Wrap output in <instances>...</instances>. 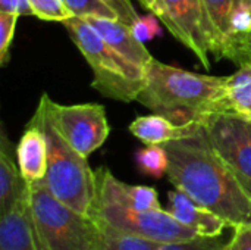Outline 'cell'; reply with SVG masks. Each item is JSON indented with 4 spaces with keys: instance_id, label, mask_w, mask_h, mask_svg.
I'll return each instance as SVG.
<instances>
[{
    "instance_id": "ba28073f",
    "label": "cell",
    "mask_w": 251,
    "mask_h": 250,
    "mask_svg": "<svg viewBox=\"0 0 251 250\" xmlns=\"http://www.w3.org/2000/svg\"><path fill=\"white\" fill-rule=\"evenodd\" d=\"M41 102L59 134L84 158L107 140L110 127L104 106L99 103L57 105L47 94H43Z\"/></svg>"
},
{
    "instance_id": "9c48e42d",
    "label": "cell",
    "mask_w": 251,
    "mask_h": 250,
    "mask_svg": "<svg viewBox=\"0 0 251 250\" xmlns=\"http://www.w3.org/2000/svg\"><path fill=\"white\" fill-rule=\"evenodd\" d=\"M150 12L165 24L179 43L199 57L206 69L210 68L215 40L203 0H156Z\"/></svg>"
},
{
    "instance_id": "f546056e",
    "label": "cell",
    "mask_w": 251,
    "mask_h": 250,
    "mask_svg": "<svg viewBox=\"0 0 251 250\" xmlns=\"http://www.w3.org/2000/svg\"><path fill=\"white\" fill-rule=\"evenodd\" d=\"M241 1H243V3H244V4H246V6H247V7L251 10V0H241Z\"/></svg>"
},
{
    "instance_id": "603a6c76",
    "label": "cell",
    "mask_w": 251,
    "mask_h": 250,
    "mask_svg": "<svg viewBox=\"0 0 251 250\" xmlns=\"http://www.w3.org/2000/svg\"><path fill=\"white\" fill-rule=\"evenodd\" d=\"M16 13L0 12V63L4 65L9 59V50L12 46L15 27L18 21Z\"/></svg>"
},
{
    "instance_id": "7a4b0ae2",
    "label": "cell",
    "mask_w": 251,
    "mask_h": 250,
    "mask_svg": "<svg viewBox=\"0 0 251 250\" xmlns=\"http://www.w3.org/2000/svg\"><path fill=\"white\" fill-rule=\"evenodd\" d=\"M226 77L196 74L151 59L137 102L178 125L203 124L219 112Z\"/></svg>"
},
{
    "instance_id": "7402d4cb",
    "label": "cell",
    "mask_w": 251,
    "mask_h": 250,
    "mask_svg": "<svg viewBox=\"0 0 251 250\" xmlns=\"http://www.w3.org/2000/svg\"><path fill=\"white\" fill-rule=\"evenodd\" d=\"M229 239L224 240L222 236L218 237H203L196 236L193 239L162 243L160 250H228Z\"/></svg>"
},
{
    "instance_id": "3957f363",
    "label": "cell",
    "mask_w": 251,
    "mask_h": 250,
    "mask_svg": "<svg viewBox=\"0 0 251 250\" xmlns=\"http://www.w3.org/2000/svg\"><path fill=\"white\" fill-rule=\"evenodd\" d=\"M63 25L94 74L93 88L113 100H137L146 85V69L121 56L84 18L72 16Z\"/></svg>"
},
{
    "instance_id": "d6986e66",
    "label": "cell",
    "mask_w": 251,
    "mask_h": 250,
    "mask_svg": "<svg viewBox=\"0 0 251 250\" xmlns=\"http://www.w3.org/2000/svg\"><path fill=\"white\" fill-rule=\"evenodd\" d=\"M138 169L153 178H162L168 174L169 156L163 144H147L135 155Z\"/></svg>"
},
{
    "instance_id": "8992f818",
    "label": "cell",
    "mask_w": 251,
    "mask_h": 250,
    "mask_svg": "<svg viewBox=\"0 0 251 250\" xmlns=\"http://www.w3.org/2000/svg\"><path fill=\"white\" fill-rule=\"evenodd\" d=\"M29 205L49 249L96 250L100 233L96 221L54 197L44 181L29 184Z\"/></svg>"
},
{
    "instance_id": "6da1fadb",
    "label": "cell",
    "mask_w": 251,
    "mask_h": 250,
    "mask_svg": "<svg viewBox=\"0 0 251 250\" xmlns=\"http://www.w3.org/2000/svg\"><path fill=\"white\" fill-rule=\"evenodd\" d=\"M163 146L169 156L166 175L175 189L226 221L231 228L251 225V199L216 155L203 124Z\"/></svg>"
},
{
    "instance_id": "e0dca14e",
    "label": "cell",
    "mask_w": 251,
    "mask_h": 250,
    "mask_svg": "<svg viewBox=\"0 0 251 250\" xmlns=\"http://www.w3.org/2000/svg\"><path fill=\"white\" fill-rule=\"evenodd\" d=\"M219 112H228L251 121V62L240 65V69L225 78Z\"/></svg>"
},
{
    "instance_id": "8fae6325",
    "label": "cell",
    "mask_w": 251,
    "mask_h": 250,
    "mask_svg": "<svg viewBox=\"0 0 251 250\" xmlns=\"http://www.w3.org/2000/svg\"><path fill=\"white\" fill-rule=\"evenodd\" d=\"M84 19L100 34V37L110 47H113L126 60L141 66L143 69H146L147 65L151 62L153 56L144 47V43H141L134 35L131 27L126 25L125 22L119 19L93 18V16Z\"/></svg>"
},
{
    "instance_id": "5b68a950",
    "label": "cell",
    "mask_w": 251,
    "mask_h": 250,
    "mask_svg": "<svg viewBox=\"0 0 251 250\" xmlns=\"http://www.w3.org/2000/svg\"><path fill=\"white\" fill-rule=\"evenodd\" d=\"M106 171V167L94 171L96 190L90 209L93 220L159 243L179 242L197 236L193 230L182 225L169 211H138L126 205L110 187Z\"/></svg>"
},
{
    "instance_id": "4316f807",
    "label": "cell",
    "mask_w": 251,
    "mask_h": 250,
    "mask_svg": "<svg viewBox=\"0 0 251 250\" xmlns=\"http://www.w3.org/2000/svg\"><path fill=\"white\" fill-rule=\"evenodd\" d=\"M0 12L16 13L18 16L34 15L29 0H0Z\"/></svg>"
},
{
    "instance_id": "2e32d148",
    "label": "cell",
    "mask_w": 251,
    "mask_h": 250,
    "mask_svg": "<svg viewBox=\"0 0 251 250\" xmlns=\"http://www.w3.org/2000/svg\"><path fill=\"white\" fill-rule=\"evenodd\" d=\"M199 124L178 125L166 116L151 113L135 118L128 130L132 136L146 144H166L172 140L188 136Z\"/></svg>"
},
{
    "instance_id": "9a60e30c",
    "label": "cell",
    "mask_w": 251,
    "mask_h": 250,
    "mask_svg": "<svg viewBox=\"0 0 251 250\" xmlns=\"http://www.w3.org/2000/svg\"><path fill=\"white\" fill-rule=\"evenodd\" d=\"M240 0H203L212 31H213V55L216 59L234 57V37L231 28L232 12Z\"/></svg>"
},
{
    "instance_id": "4fadbf2b",
    "label": "cell",
    "mask_w": 251,
    "mask_h": 250,
    "mask_svg": "<svg viewBox=\"0 0 251 250\" xmlns=\"http://www.w3.org/2000/svg\"><path fill=\"white\" fill-rule=\"evenodd\" d=\"M47 158L49 149L46 134L40 124L31 119L16 147L18 165L28 184L44 180L47 172Z\"/></svg>"
},
{
    "instance_id": "f1b7e54d",
    "label": "cell",
    "mask_w": 251,
    "mask_h": 250,
    "mask_svg": "<svg viewBox=\"0 0 251 250\" xmlns=\"http://www.w3.org/2000/svg\"><path fill=\"white\" fill-rule=\"evenodd\" d=\"M140 1H141V4H143L144 7H147L149 10H150V9H151V6L156 3V0H140Z\"/></svg>"
},
{
    "instance_id": "d4e9b609",
    "label": "cell",
    "mask_w": 251,
    "mask_h": 250,
    "mask_svg": "<svg viewBox=\"0 0 251 250\" xmlns=\"http://www.w3.org/2000/svg\"><path fill=\"white\" fill-rule=\"evenodd\" d=\"M106 1L119 16V21L125 22L126 25H134L138 21V13L134 9L131 0H103Z\"/></svg>"
},
{
    "instance_id": "484cf974",
    "label": "cell",
    "mask_w": 251,
    "mask_h": 250,
    "mask_svg": "<svg viewBox=\"0 0 251 250\" xmlns=\"http://www.w3.org/2000/svg\"><path fill=\"white\" fill-rule=\"evenodd\" d=\"M228 250H251V225L234 228Z\"/></svg>"
},
{
    "instance_id": "52a82bcc",
    "label": "cell",
    "mask_w": 251,
    "mask_h": 250,
    "mask_svg": "<svg viewBox=\"0 0 251 250\" xmlns=\"http://www.w3.org/2000/svg\"><path fill=\"white\" fill-rule=\"evenodd\" d=\"M212 147L251 199V121L216 112L203 121Z\"/></svg>"
},
{
    "instance_id": "5bb4252c",
    "label": "cell",
    "mask_w": 251,
    "mask_h": 250,
    "mask_svg": "<svg viewBox=\"0 0 251 250\" xmlns=\"http://www.w3.org/2000/svg\"><path fill=\"white\" fill-rule=\"evenodd\" d=\"M29 197V184L15 162L6 134L1 136L0 149V214L13 208L18 202Z\"/></svg>"
},
{
    "instance_id": "30bf717a",
    "label": "cell",
    "mask_w": 251,
    "mask_h": 250,
    "mask_svg": "<svg viewBox=\"0 0 251 250\" xmlns=\"http://www.w3.org/2000/svg\"><path fill=\"white\" fill-rule=\"evenodd\" d=\"M0 250H50L34 220L29 197L0 214Z\"/></svg>"
},
{
    "instance_id": "44dd1931",
    "label": "cell",
    "mask_w": 251,
    "mask_h": 250,
    "mask_svg": "<svg viewBox=\"0 0 251 250\" xmlns=\"http://www.w3.org/2000/svg\"><path fill=\"white\" fill-rule=\"evenodd\" d=\"M34 16L43 21L65 22L66 19L75 16L65 0H29Z\"/></svg>"
},
{
    "instance_id": "cb8c5ba5",
    "label": "cell",
    "mask_w": 251,
    "mask_h": 250,
    "mask_svg": "<svg viewBox=\"0 0 251 250\" xmlns=\"http://www.w3.org/2000/svg\"><path fill=\"white\" fill-rule=\"evenodd\" d=\"M157 16L154 13H149L146 16H140L138 21L131 25V29L134 32V35L141 41V43H146L154 37H157L162 29H160V25L157 24Z\"/></svg>"
},
{
    "instance_id": "83f0119b",
    "label": "cell",
    "mask_w": 251,
    "mask_h": 250,
    "mask_svg": "<svg viewBox=\"0 0 251 250\" xmlns=\"http://www.w3.org/2000/svg\"><path fill=\"white\" fill-rule=\"evenodd\" d=\"M249 59H251V34H249L241 46H240V50H238V56H237V63L238 65H243L244 62H247Z\"/></svg>"
},
{
    "instance_id": "ffe728a7",
    "label": "cell",
    "mask_w": 251,
    "mask_h": 250,
    "mask_svg": "<svg viewBox=\"0 0 251 250\" xmlns=\"http://www.w3.org/2000/svg\"><path fill=\"white\" fill-rule=\"evenodd\" d=\"M75 16L79 18H109L119 19L118 13L103 0H65Z\"/></svg>"
},
{
    "instance_id": "277c9868",
    "label": "cell",
    "mask_w": 251,
    "mask_h": 250,
    "mask_svg": "<svg viewBox=\"0 0 251 250\" xmlns=\"http://www.w3.org/2000/svg\"><path fill=\"white\" fill-rule=\"evenodd\" d=\"M32 119L40 124L47 139V172L43 180L46 187L65 205L81 214L90 215L96 190V177L87 158L79 155L59 134L41 100Z\"/></svg>"
},
{
    "instance_id": "ac0fdd59",
    "label": "cell",
    "mask_w": 251,
    "mask_h": 250,
    "mask_svg": "<svg viewBox=\"0 0 251 250\" xmlns=\"http://www.w3.org/2000/svg\"><path fill=\"white\" fill-rule=\"evenodd\" d=\"M96 224L100 230L96 250H160L162 246L159 242L113 228L99 221Z\"/></svg>"
},
{
    "instance_id": "7c38bea8",
    "label": "cell",
    "mask_w": 251,
    "mask_h": 250,
    "mask_svg": "<svg viewBox=\"0 0 251 250\" xmlns=\"http://www.w3.org/2000/svg\"><path fill=\"white\" fill-rule=\"evenodd\" d=\"M169 212L185 227L193 230L197 236L218 237L224 230L229 227L226 221L200 206L196 200L187 196L184 192L175 189L169 192Z\"/></svg>"
}]
</instances>
